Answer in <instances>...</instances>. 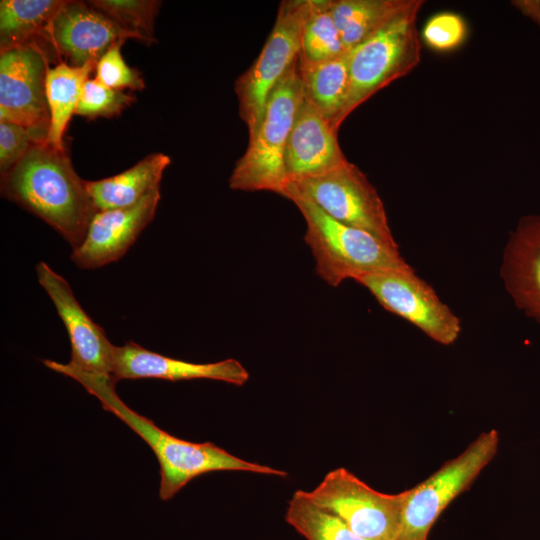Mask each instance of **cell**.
I'll use <instances>...</instances> for the list:
<instances>
[{"mask_svg": "<svg viewBox=\"0 0 540 540\" xmlns=\"http://www.w3.org/2000/svg\"><path fill=\"white\" fill-rule=\"evenodd\" d=\"M44 365L79 382L95 396L102 408L123 421L154 452L160 465L159 497L169 500L192 479L216 471H245L264 475L287 473L267 465L246 461L211 442L195 443L175 437L152 420L128 407L117 395V382L110 376L76 369L67 364L44 360Z\"/></svg>", "mask_w": 540, "mask_h": 540, "instance_id": "obj_1", "label": "cell"}, {"mask_svg": "<svg viewBox=\"0 0 540 540\" xmlns=\"http://www.w3.org/2000/svg\"><path fill=\"white\" fill-rule=\"evenodd\" d=\"M1 194L56 230L71 246L83 242L97 212L65 150L36 143L14 167L1 174Z\"/></svg>", "mask_w": 540, "mask_h": 540, "instance_id": "obj_2", "label": "cell"}, {"mask_svg": "<svg viewBox=\"0 0 540 540\" xmlns=\"http://www.w3.org/2000/svg\"><path fill=\"white\" fill-rule=\"evenodd\" d=\"M283 197L303 215L304 239L314 256L316 273L328 285L337 287L347 279L356 281L372 273L412 268L399 247L336 221L294 189L287 187Z\"/></svg>", "mask_w": 540, "mask_h": 540, "instance_id": "obj_3", "label": "cell"}, {"mask_svg": "<svg viewBox=\"0 0 540 540\" xmlns=\"http://www.w3.org/2000/svg\"><path fill=\"white\" fill-rule=\"evenodd\" d=\"M302 98L297 59L270 94L262 120L229 177L231 189L284 196L288 185L285 150Z\"/></svg>", "mask_w": 540, "mask_h": 540, "instance_id": "obj_4", "label": "cell"}, {"mask_svg": "<svg viewBox=\"0 0 540 540\" xmlns=\"http://www.w3.org/2000/svg\"><path fill=\"white\" fill-rule=\"evenodd\" d=\"M424 1L415 0L367 40L348 51L349 91L340 123L362 103L420 62L417 16Z\"/></svg>", "mask_w": 540, "mask_h": 540, "instance_id": "obj_5", "label": "cell"}, {"mask_svg": "<svg viewBox=\"0 0 540 540\" xmlns=\"http://www.w3.org/2000/svg\"><path fill=\"white\" fill-rule=\"evenodd\" d=\"M306 497L339 517L367 540H395L409 489L398 494L379 492L341 467L327 473Z\"/></svg>", "mask_w": 540, "mask_h": 540, "instance_id": "obj_6", "label": "cell"}, {"mask_svg": "<svg viewBox=\"0 0 540 540\" xmlns=\"http://www.w3.org/2000/svg\"><path fill=\"white\" fill-rule=\"evenodd\" d=\"M307 0H285L278 7L273 28L258 57L235 82L239 115L249 137L256 132L267 100L297 61Z\"/></svg>", "mask_w": 540, "mask_h": 540, "instance_id": "obj_7", "label": "cell"}, {"mask_svg": "<svg viewBox=\"0 0 540 540\" xmlns=\"http://www.w3.org/2000/svg\"><path fill=\"white\" fill-rule=\"evenodd\" d=\"M499 437L496 430L483 432L459 456L417 486L409 489L402 522L395 540H427L442 511L464 492L495 456Z\"/></svg>", "mask_w": 540, "mask_h": 540, "instance_id": "obj_8", "label": "cell"}, {"mask_svg": "<svg viewBox=\"0 0 540 540\" xmlns=\"http://www.w3.org/2000/svg\"><path fill=\"white\" fill-rule=\"evenodd\" d=\"M287 187L310 199L336 221L398 247L375 187L348 160L325 174L289 182Z\"/></svg>", "mask_w": 540, "mask_h": 540, "instance_id": "obj_9", "label": "cell"}, {"mask_svg": "<svg viewBox=\"0 0 540 540\" xmlns=\"http://www.w3.org/2000/svg\"><path fill=\"white\" fill-rule=\"evenodd\" d=\"M356 282L384 309L405 319L435 342L448 346L458 339L460 319L413 268L372 273Z\"/></svg>", "mask_w": 540, "mask_h": 540, "instance_id": "obj_10", "label": "cell"}, {"mask_svg": "<svg viewBox=\"0 0 540 540\" xmlns=\"http://www.w3.org/2000/svg\"><path fill=\"white\" fill-rule=\"evenodd\" d=\"M49 60L38 42L0 53V121L27 127L47 142L50 113L46 97Z\"/></svg>", "mask_w": 540, "mask_h": 540, "instance_id": "obj_11", "label": "cell"}, {"mask_svg": "<svg viewBox=\"0 0 540 540\" xmlns=\"http://www.w3.org/2000/svg\"><path fill=\"white\" fill-rule=\"evenodd\" d=\"M134 39L89 2L66 0L42 38L63 61L74 67L97 64L118 41Z\"/></svg>", "mask_w": 540, "mask_h": 540, "instance_id": "obj_12", "label": "cell"}, {"mask_svg": "<svg viewBox=\"0 0 540 540\" xmlns=\"http://www.w3.org/2000/svg\"><path fill=\"white\" fill-rule=\"evenodd\" d=\"M37 279L61 318L71 343L70 366L89 373L112 377L113 345L103 328L95 323L75 298L68 282L41 261Z\"/></svg>", "mask_w": 540, "mask_h": 540, "instance_id": "obj_13", "label": "cell"}, {"mask_svg": "<svg viewBox=\"0 0 540 540\" xmlns=\"http://www.w3.org/2000/svg\"><path fill=\"white\" fill-rule=\"evenodd\" d=\"M159 201L157 187L132 206L96 212L83 242L72 250L71 260L81 269L119 260L152 221Z\"/></svg>", "mask_w": 540, "mask_h": 540, "instance_id": "obj_14", "label": "cell"}, {"mask_svg": "<svg viewBox=\"0 0 540 540\" xmlns=\"http://www.w3.org/2000/svg\"><path fill=\"white\" fill-rule=\"evenodd\" d=\"M337 132L303 94L285 150L288 183L325 174L347 161Z\"/></svg>", "mask_w": 540, "mask_h": 540, "instance_id": "obj_15", "label": "cell"}, {"mask_svg": "<svg viewBox=\"0 0 540 540\" xmlns=\"http://www.w3.org/2000/svg\"><path fill=\"white\" fill-rule=\"evenodd\" d=\"M112 378H156L168 381L211 379L242 386L249 379L246 368L236 359L213 363H192L147 350L133 341L115 346Z\"/></svg>", "mask_w": 540, "mask_h": 540, "instance_id": "obj_16", "label": "cell"}, {"mask_svg": "<svg viewBox=\"0 0 540 540\" xmlns=\"http://www.w3.org/2000/svg\"><path fill=\"white\" fill-rule=\"evenodd\" d=\"M500 277L515 306L540 324V215L523 216L510 232Z\"/></svg>", "mask_w": 540, "mask_h": 540, "instance_id": "obj_17", "label": "cell"}, {"mask_svg": "<svg viewBox=\"0 0 540 540\" xmlns=\"http://www.w3.org/2000/svg\"><path fill=\"white\" fill-rule=\"evenodd\" d=\"M171 159L163 153L145 156L129 169L111 177L86 181L96 211L129 207L138 203L160 181Z\"/></svg>", "mask_w": 540, "mask_h": 540, "instance_id": "obj_18", "label": "cell"}, {"mask_svg": "<svg viewBox=\"0 0 540 540\" xmlns=\"http://www.w3.org/2000/svg\"><path fill=\"white\" fill-rule=\"evenodd\" d=\"M298 70L304 96L338 131L349 91L348 52L319 63H307L298 58Z\"/></svg>", "mask_w": 540, "mask_h": 540, "instance_id": "obj_19", "label": "cell"}, {"mask_svg": "<svg viewBox=\"0 0 540 540\" xmlns=\"http://www.w3.org/2000/svg\"><path fill=\"white\" fill-rule=\"evenodd\" d=\"M415 0H330L331 12L345 49L352 50Z\"/></svg>", "mask_w": 540, "mask_h": 540, "instance_id": "obj_20", "label": "cell"}, {"mask_svg": "<svg viewBox=\"0 0 540 540\" xmlns=\"http://www.w3.org/2000/svg\"><path fill=\"white\" fill-rule=\"evenodd\" d=\"M95 64L74 67L63 61L49 66L46 75V97L50 113L47 143L63 150V135L75 114L81 91Z\"/></svg>", "mask_w": 540, "mask_h": 540, "instance_id": "obj_21", "label": "cell"}, {"mask_svg": "<svg viewBox=\"0 0 540 540\" xmlns=\"http://www.w3.org/2000/svg\"><path fill=\"white\" fill-rule=\"evenodd\" d=\"M66 0H1L0 52L42 38Z\"/></svg>", "mask_w": 540, "mask_h": 540, "instance_id": "obj_22", "label": "cell"}, {"mask_svg": "<svg viewBox=\"0 0 540 540\" xmlns=\"http://www.w3.org/2000/svg\"><path fill=\"white\" fill-rule=\"evenodd\" d=\"M345 53L347 50L335 24L330 0H307L299 59L307 63H319Z\"/></svg>", "mask_w": 540, "mask_h": 540, "instance_id": "obj_23", "label": "cell"}, {"mask_svg": "<svg viewBox=\"0 0 540 540\" xmlns=\"http://www.w3.org/2000/svg\"><path fill=\"white\" fill-rule=\"evenodd\" d=\"M286 522L307 540H367L354 533L339 517L297 490L288 502Z\"/></svg>", "mask_w": 540, "mask_h": 540, "instance_id": "obj_24", "label": "cell"}, {"mask_svg": "<svg viewBox=\"0 0 540 540\" xmlns=\"http://www.w3.org/2000/svg\"><path fill=\"white\" fill-rule=\"evenodd\" d=\"M88 2L130 33L134 39L148 45L156 42L154 24L161 1L92 0Z\"/></svg>", "mask_w": 540, "mask_h": 540, "instance_id": "obj_25", "label": "cell"}, {"mask_svg": "<svg viewBox=\"0 0 540 540\" xmlns=\"http://www.w3.org/2000/svg\"><path fill=\"white\" fill-rule=\"evenodd\" d=\"M136 97L121 90L112 89L96 78H88L82 88L76 115L89 119L110 118L120 115Z\"/></svg>", "mask_w": 540, "mask_h": 540, "instance_id": "obj_26", "label": "cell"}, {"mask_svg": "<svg viewBox=\"0 0 540 540\" xmlns=\"http://www.w3.org/2000/svg\"><path fill=\"white\" fill-rule=\"evenodd\" d=\"M468 36L465 19L458 13L442 11L432 15L421 31V42L429 49L445 53L459 48Z\"/></svg>", "mask_w": 540, "mask_h": 540, "instance_id": "obj_27", "label": "cell"}, {"mask_svg": "<svg viewBox=\"0 0 540 540\" xmlns=\"http://www.w3.org/2000/svg\"><path fill=\"white\" fill-rule=\"evenodd\" d=\"M124 42L121 40L112 45L98 60L95 67V78L112 89L143 90L145 82L141 73L130 67L121 54Z\"/></svg>", "mask_w": 540, "mask_h": 540, "instance_id": "obj_28", "label": "cell"}, {"mask_svg": "<svg viewBox=\"0 0 540 540\" xmlns=\"http://www.w3.org/2000/svg\"><path fill=\"white\" fill-rule=\"evenodd\" d=\"M38 143L27 127L8 121H0V170L7 172L20 162Z\"/></svg>", "mask_w": 540, "mask_h": 540, "instance_id": "obj_29", "label": "cell"}, {"mask_svg": "<svg viewBox=\"0 0 540 540\" xmlns=\"http://www.w3.org/2000/svg\"><path fill=\"white\" fill-rule=\"evenodd\" d=\"M511 4L540 26V0H514Z\"/></svg>", "mask_w": 540, "mask_h": 540, "instance_id": "obj_30", "label": "cell"}]
</instances>
